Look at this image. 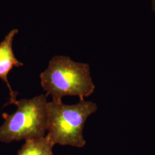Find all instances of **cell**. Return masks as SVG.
I'll return each instance as SVG.
<instances>
[{
	"label": "cell",
	"instance_id": "obj_5",
	"mask_svg": "<svg viewBox=\"0 0 155 155\" xmlns=\"http://www.w3.org/2000/svg\"><path fill=\"white\" fill-rule=\"evenodd\" d=\"M54 145L46 135L45 137L25 140L17 155H54Z\"/></svg>",
	"mask_w": 155,
	"mask_h": 155
},
{
	"label": "cell",
	"instance_id": "obj_3",
	"mask_svg": "<svg viewBox=\"0 0 155 155\" xmlns=\"http://www.w3.org/2000/svg\"><path fill=\"white\" fill-rule=\"evenodd\" d=\"M47 95L22 99L14 104L17 107L12 114L3 113L5 122L0 127V141H13L45 137L47 129Z\"/></svg>",
	"mask_w": 155,
	"mask_h": 155
},
{
	"label": "cell",
	"instance_id": "obj_1",
	"mask_svg": "<svg viewBox=\"0 0 155 155\" xmlns=\"http://www.w3.org/2000/svg\"><path fill=\"white\" fill-rule=\"evenodd\" d=\"M41 86L52 101L61 102L66 96L84 100L94 93L95 86L88 64L73 61L68 56H55L40 75Z\"/></svg>",
	"mask_w": 155,
	"mask_h": 155
},
{
	"label": "cell",
	"instance_id": "obj_2",
	"mask_svg": "<svg viewBox=\"0 0 155 155\" xmlns=\"http://www.w3.org/2000/svg\"><path fill=\"white\" fill-rule=\"evenodd\" d=\"M97 109L95 103L84 100L72 105L48 102L47 136L54 145L83 148L86 143L83 134L85 122Z\"/></svg>",
	"mask_w": 155,
	"mask_h": 155
},
{
	"label": "cell",
	"instance_id": "obj_4",
	"mask_svg": "<svg viewBox=\"0 0 155 155\" xmlns=\"http://www.w3.org/2000/svg\"><path fill=\"white\" fill-rule=\"evenodd\" d=\"M18 32L17 29H14L9 32L0 43V79L5 82L9 90L11 98L4 106L14 104L16 101L17 93L13 91L8 81V75L13 67L23 66L24 64L18 61L14 54L12 45L15 35Z\"/></svg>",
	"mask_w": 155,
	"mask_h": 155
},
{
	"label": "cell",
	"instance_id": "obj_6",
	"mask_svg": "<svg viewBox=\"0 0 155 155\" xmlns=\"http://www.w3.org/2000/svg\"><path fill=\"white\" fill-rule=\"evenodd\" d=\"M152 5H153V9L155 11V0H152Z\"/></svg>",
	"mask_w": 155,
	"mask_h": 155
}]
</instances>
